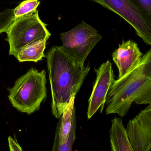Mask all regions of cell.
<instances>
[{
	"mask_svg": "<svg viewBox=\"0 0 151 151\" xmlns=\"http://www.w3.org/2000/svg\"><path fill=\"white\" fill-rule=\"evenodd\" d=\"M46 57L52 96L51 112L59 119L70 103L75 100L90 65L78 64L59 46L52 47Z\"/></svg>",
	"mask_w": 151,
	"mask_h": 151,
	"instance_id": "cell-1",
	"label": "cell"
},
{
	"mask_svg": "<svg viewBox=\"0 0 151 151\" xmlns=\"http://www.w3.org/2000/svg\"><path fill=\"white\" fill-rule=\"evenodd\" d=\"M134 102L151 107V48L136 66L114 80L106 95V113L124 117Z\"/></svg>",
	"mask_w": 151,
	"mask_h": 151,
	"instance_id": "cell-2",
	"label": "cell"
},
{
	"mask_svg": "<svg viewBox=\"0 0 151 151\" xmlns=\"http://www.w3.org/2000/svg\"><path fill=\"white\" fill-rule=\"evenodd\" d=\"M45 70L40 72L32 68L9 89V100L18 111L30 115L40 110L42 103L47 98Z\"/></svg>",
	"mask_w": 151,
	"mask_h": 151,
	"instance_id": "cell-3",
	"label": "cell"
},
{
	"mask_svg": "<svg viewBox=\"0 0 151 151\" xmlns=\"http://www.w3.org/2000/svg\"><path fill=\"white\" fill-rule=\"evenodd\" d=\"M47 25L40 19L38 10L14 20L6 33L9 46V55L16 57L19 51L30 43L39 40H48L51 34Z\"/></svg>",
	"mask_w": 151,
	"mask_h": 151,
	"instance_id": "cell-4",
	"label": "cell"
},
{
	"mask_svg": "<svg viewBox=\"0 0 151 151\" xmlns=\"http://www.w3.org/2000/svg\"><path fill=\"white\" fill-rule=\"evenodd\" d=\"M60 36L63 43L60 48L83 66L88 55L103 37L96 29L84 20L71 30L62 33Z\"/></svg>",
	"mask_w": 151,
	"mask_h": 151,
	"instance_id": "cell-5",
	"label": "cell"
},
{
	"mask_svg": "<svg viewBox=\"0 0 151 151\" xmlns=\"http://www.w3.org/2000/svg\"><path fill=\"white\" fill-rule=\"evenodd\" d=\"M104 8L115 12L129 23L137 35L151 46V18L135 0H94Z\"/></svg>",
	"mask_w": 151,
	"mask_h": 151,
	"instance_id": "cell-6",
	"label": "cell"
},
{
	"mask_svg": "<svg viewBox=\"0 0 151 151\" xmlns=\"http://www.w3.org/2000/svg\"><path fill=\"white\" fill-rule=\"evenodd\" d=\"M94 71L96 77L88 100L87 113L88 119L91 118L99 110L102 113L107 93L115 80L112 66L109 60L103 63L97 69L95 68Z\"/></svg>",
	"mask_w": 151,
	"mask_h": 151,
	"instance_id": "cell-7",
	"label": "cell"
},
{
	"mask_svg": "<svg viewBox=\"0 0 151 151\" xmlns=\"http://www.w3.org/2000/svg\"><path fill=\"white\" fill-rule=\"evenodd\" d=\"M126 129L134 151H150L151 107L147 106L130 120Z\"/></svg>",
	"mask_w": 151,
	"mask_h": 151,
	"instance_id": "cell-8",
	"label": "cell"
},
{
	"mask_svg": "<svg viewBox=\"0 0 151 151\" xmlns=\"http://www.w3.org/2000/svg\"><path fill=\"white\" fill-rule=\"evenodd\" d=\"M143 54L137 43L131 40L122 41L113 52L112 59L119 70L120 79L140 62Z\"/></svg>",
	"mask_w": 151,
	"mask_h": 151,
	"instance_id": "cell-9",
	"label": "cell"
},
{
	"mask_svg": "<svg viewBox=\"0 0 151 151\" xmlns=\"http://www.w3.org/2000/svg\"><path fill=\"white\" fill-rule=\"evenodd\" d=\"M110 141L111 151H134L121 118L115 117L111 120Z\"/></svg>",
	"mask_w": 151,
	"mask_h": 151,
	"instance_id": "cell-10",
	"label": "cell"
},
{
	"mask_svg": "<svg viewBox=\"0 0 151 151\" xmlns=\"http://www.w3.org/2000/svg\"><path fill=\"white\" fill-rule=\"evenodd\" d=\"M47 40H39L30 43L22 48L17 54L16 58L19 62H37L46 57L44 53Z\"/></svg>",
	"mask_w": 151,
	"mask_h": 151,
	"instance_id": "cell-11",
	"label": "cell"
},
{
	"mask_svg": "<svg viewBox=\"0 0 151 151\" xmlns=\"http://www.w3.org/2000/svg\"><path fill=\"white\" fill-rule=\"evenodd\" d=\"M74 103L75 100L70 103L59 119L57 126L55 132L58 135L59 142L62 144L67 142L72 128L73 118L76 115Z\"/></svg>",
	"mask_w": 151,
	"mask_h": 151,
	"instance_id": "cell-12",
	"label": "cell"
},
{
	"mask_svg": "<svg viewBox=\"0 0 151 151\" xmlns=\"http://www.w3.org/2000/svg\"><path fill=\"white\" fill-rule=\"evenodd\" d=\"M76 117L75 115L73 118L72 128L67 142L63 144L60 143L59 142L58 135L55 132L54 142L51 151H73V147L76 137Z\"/></svg>",
	"mask_w": 151,
	"mask_h": 151,
	"instance_id": "cell-13",
	"label": "cell"
},
{
	"mask_svg": "<svg viewBox=\"0 0 151 151\" xmlns=\"http://www.w3.org/2000/svg\"><path fill=\"white\" fill-rule=\"evenodd\" d=\"M40 4V1L37 0H27L22 2L13 9L14 18L16 19L35 12L37 10Z\"/></svg>",
	"mask_w": 151,
	"mask_h": 151,
	"instance_id": "cell-14",
	"label": "cell"
},
{
	"mask_svg": "<svg viewBox=\"0 0 151 151\" xmlns=\"http://www.w3.org/2000/svg\"><path fill=\"white\" fill-rule=\"evenodd\" d=\"M14 20L13 9H7L0 12V34L5 33Z\"/></svg>",
	"mask_w": 151,
	"mask_h": 151,
	"instance_id": "cell-15",
	"label": "cell"
},
{
	"mask_svg": "<svg viewBox=\"0 0 151 151\" xmlns=\"http://www.w3.org/2000/svg\"><path fill=\"white\" fill-rule=\"evenodd\" d=\"M135 1L146 12L151 18V0H135Z\"/></svg>",
	"mask_w": 151,
	"mask_h": 151,
	"instance_id": "cell-16",
	"label": "cell"
},
{
	"mask_svg": "<svg viewBox=\"0 0 151 151\" xmlns=\"http://www.w3.org/2000/svg\"><path fill=\"white\" fill-rule=\"evenodd\" d=\"M8 143L10 151H23L16 139H13L11 137H8Z\"/></svg>",
	"mask_w": 151,
	"mask_h": 151,
	"instance_id": "cell-17",
	"label": "cell"
}]
</instances>
